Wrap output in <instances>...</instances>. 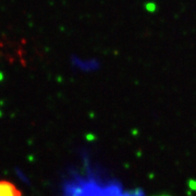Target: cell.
Segmentation results:
<instances>
[{
  "mask_svg": "<svg viewBox=\"0 0 196 196\" xmlns=\"http://www.w3.org/2000/svg\"><path fill=\"white\" fill-rule=\"evenodd\" d=\"M163 196H165V195H163Z\"/></svg>",
  "mask_w": 196,
  "mask_h": 196,
  "instance_id": "obj_2",
  "label": "cell"
},
{
  "mask_svg": "<svg viewBox=\"0 0 196 196\" xmlns=\"http://www.w3.org/2000/svg\"><path fill=\"white\" fill-rule=\"evenodd\" d=\"M0 196H22V194L10 182L0 181Z\"/></svg>",
  "mask_w": 196,
  "mask_h": 196,
  "instance_id": "obj_1",
  "label": "cell"
}]
</instances>
